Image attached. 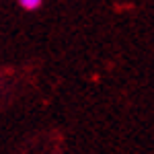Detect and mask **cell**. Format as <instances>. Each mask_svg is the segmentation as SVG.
<instances>
[{"mask_svg": "<svg viewBox=\"0 0 154 154\" xmlns=\"http://www.w3.org/2000/svg\"><path fill=\"white\" fill-rule=\"evenodd\" d=\"M19 2H21V6L27 8V11H33V8H37L41 4V0H19Z\"/></svg>", "mask_w": 154, "mask_h": 154, "instance_id": "6da1fadb", "label": "cell"}]
</instances>
